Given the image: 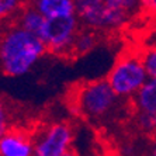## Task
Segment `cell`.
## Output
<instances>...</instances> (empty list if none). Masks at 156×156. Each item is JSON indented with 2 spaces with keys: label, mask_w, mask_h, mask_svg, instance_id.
Instances as JSON below:
<instances>
[{
  "label": "cell",
  "mask_w": 156,
  "mask_h": 156,
  "mask_svg": "<svg viewBox=\"0 0 156 156\" xmlns=\"http://www.w3.org/2000/svg\"><path fill=\"white\" fill-rule=\"evenodd\" d=\"M0 156H34V134L10 125L0 135Z\"/></svg>",
  "instance_id": "obj_7"
},
{
  "label": "cell",
  "mask_w": 156,
  "mask_h": 156,
  "mask_svg": "<svg viewBox=\"0 0 156 156\" xmlns=\"http://www.w3.org/2000/svg\"><path fill=\"white\" fill-rule=\"evenodd\" d=\"M80 28L76 14L56 18H45L40 40L47 48V54L69 58L75 35Z\"/></svg>",
  "instance_id": "obj_5"
},
{
  "label": "cell",
  "mask_w": 156,
  "mask_h": 156,
  "mask_svg": "<svg viewBox=\"0 0 156 156\" xmlns=\"http://www.w3.org/2000/svg\"><path fill=\"white\" fill-rule=\"evenodd\" d=\"M62 156H79V155H77V152L75 151V148H73V149H70V151H68L66 153H63Z\"/></svg>",
  "instance_id": "obj_18"
},
{
  "label": "cell",
  "mask_w": 156,
  "mask_h": 156,
  "mask_svg": "<svg viewBox=\"0 0 156 156\" xmlns=\"http://www.w3.org/2000/svg\"><path fill=\"white\" fill-rule=\"evenodd\" d=\"M26 4V0H0V21H6Z\"/></svg>",
  "instance_id": "obj_13"
},
{
  "label": "cell",
  "mask_w": 156,
  "mask_h": 156,
  "mask_svg": "<svg viewBox=\"0 0 156 156\" xmlns=\"http://www.w3.org/2000/svg\"><path fill=\"white\" fill-rule=\"evenodd\" d=\"M47 55L38 37L27 33L14 21L0 30V70L4 76L18 77L28 73Z\"/></svg>",
  "instance_id": "obj_1"
},
{
  "label": "cell",
  "mask_w": 156,
  "mask_h": 156,
  "mask_svg": "<svg viewBox=\"0 0 156 156\" xmlns=\"http://www.w3.org/2000/svg\"><path fill=\"white\" fill-rule=\"evenodd\" d=\"M31 4L47 20L75 14L73 0H33Z\"/></svg>",
  "instance_id": "obj_9"
},
{
  "label": "cell",
  "mask_w": 156,
  "mask_h": 156,
  "mask_svg": "<svg viewBox=\"0 0 156 156\" xmlns=\"http://www.w3.org/2000/svg\"><path fill=\"white\" fill-rule=\"evenodd\" d=\"M136 122H138V127L141 128L144 132L153 134V132H155V127H156V115L138 113V115H136Z\"/></svg>",
  "instance_id": "obj_15"
},
{
  "label": "cell",
  "mask_w": 156,
  "mask_h": 156,
  "mask_svg": "<svg viewBox=\"0 0 156 156\" xmlns=\"http://www.w3.org/2000/svg\"><path fill=\"white\" fill-rule=\"evenodd\" d=\"M10 127V110L0 96V135Z\"/></svg>",
  "instance_id": "obj_16"
},
{
  "label": "cell",
  "mask_w": 156,
  "mask_h": 156,
  "mask_svg": "<svg viewBox=\"0 0 156 156\" xmlns=\"http://www.w3.org/2000/svg\"><path fill=\"white\" fill-rule=\"evenodd\" d=\"M120 100L105 79L87 80L75 89L72 104L77 114L87 121L101 122L117 111Z\"/></svg>",
  "instance_id": "obj_2"
},
{
  "label": "cell",
  "mask_w": 156,
  "mask_h": 156,
  "mask_svg": "<svg viewBox=\"0 0 156 156\" xmlns=\"http://www.w3.org/2000/svg\"><path fill=\"white\" fill-rule=\"evenodd\" d=\"M118 98H132L149 79L138 54H121L104 77Z\"/></svg>",
  "instance_id": "obj_3"
},
{
  "label": "cell",
  "mask_w": 156,
  "mask_h": 156,
  "mask_svg": "<svg viewBox=\"0 0 156 156\" xmlns=\"http://www.w3.org/2000/svg\"><path fill=\"white\" fill-rule=\"evenodd\" d=\"M11 18H13V21H14L18 27H21L23 30H26L27 33L33 34V35L40 38L41 31H42V28H44L45 18L33 7L31 3L24 4Z\"/></svg>",
  "instance_id": "obj_8"
},
{
  "label": "cell",
  "mask_w": 156,
  "mask_h": 156,
  "mask_svg": "<svg viewBox=\"0 0 156 156\" xmlns=\"http://www.w3.org/2000/svg\"><path fill=\"white\" fill-rule=\"evenodd\" d=\"M75 14L80 27L96 33L118 30L127 24L131 16L107 7L104 0H73Z\"/></svg>",
  "instance_id": "obj_4"
},
{
  "label": "cell",
  "mask_w": 156,
  "mask_h": 156,
  "mask_svg": "<svg viewBox=\"0 0 156 156\" xmlns=\"http://www.w3.org/2000/svg\"><path fill=\"white\" fill-rule=\"evenodd\" d=\"M75 128L68 121H55L34 134V156H62L73 149Z\"/></svg>",
  "instance_id": "obj_6"
},
{
  "label": "cell",
  "mask_w": 156,
  "mask_h": 156,
  "mask_svg": "<svg viewBox=\"0 0 156 156\" xmlns=\"http://www.w3.org/2000/svg\"><path fill=\"white\" fill-rule=\"evenodd\" d=\"M100 42V33H96L93 30L80 27L77 34L75 35V40L72 42L69 52V58H79L84 56L89 52H91Z\"/></svg>",
  "instance_id": "obj_11"
},
{
  "label": "cell",
  "mask_w": 156,
  "mask_h": 156,
  "mask_svg": "<svg viewBox=\"0 0 156 156\" xmlns=\"http://www.w3.org/2000/svg\"><path fill=\"white\" fill-rule=\"evenodd\" d=\"M141 63L145 69L149 79H156V49L155 47L146 48L145 51L139 55Z\"/></svg>",
  "instance_id": "obj_12"
},
{
  "label": "cell",
  "mask_w": 156,
  "mask_h": 156,
  "mask_svg": "<svg viewBox=\"0 0 156 156\" xmlns=\"http://www.w3.org/2000/svg\"><path fill=\"white\" fill-rule=\"evenodd\" d=\"M156 6V0H139V7L145 9V10L153 11Z\"/></svg>",
  "instance_id": "obj_17"
},
{
  "label": "cell",
  "mask_w": 156,
  "mask_h": 156,
  "mask_svg": "<svg viewBox=\"0 0 156 156\" xmlns=\"http://www.w3.org/2000/svg\"><path fill=\"white\" fill-rule=\"evenodd\" d=\"M101 156H108V155H101Z\"/></svg>",
  "instance_id": "obj_19"
},
{
  "label": "cell",
  "mask_w": 156,
  "mask_h": 156,
  "mask_svg": "<svg viewBox=\"0 0 156 156\" xmlns=\"http://www.w3.org/2000/svg\"><path fill=\"white\" fill-rule=\"evenodd\" d=\"M136 113L156 115V79H148L132 97Z\"/></svg>",
  "instance_id": "obj_10"
},
{
  "label": "cell",
  "mask_w": 156,
  "mask_h": 156,
  "mask_svg": "<svg viewBox=\"0 0 156 156\" xmlns=\"http://www.w3.org/2000/svg\"><path fill=\"white\" fill-rule=\"evenodd\" d=\"M104 4L113 10L122 11L129 16L139 9V0H104Z\"/></svg>",
  "instance_id": "obj_14"
}]
</instances>
